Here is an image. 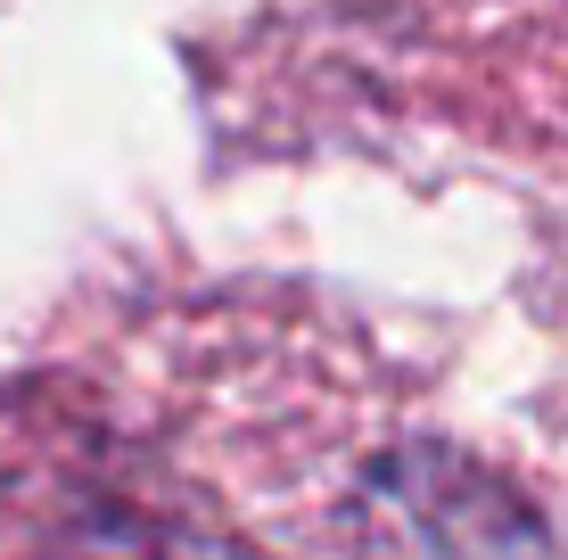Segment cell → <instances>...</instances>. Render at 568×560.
Instances as JSON below:
<instances>
[{
	"mask_svg": "<svg viewBox=\"0 0 568 560\" xmlns=\"http://www.w3.org/2000/svg\"><path fill=\"white\" fill-rule=\"evenodd\" d=\"M42 560H281L256 536H240L206 503H156L132 487H67V503L42 519Z\"/></svg>",
	"mask_w": 568,
	"mask_h": 560,
	"instance_id": "1",
	"label": "cell"
}]
</instances>
